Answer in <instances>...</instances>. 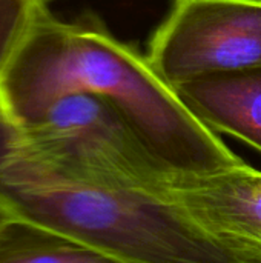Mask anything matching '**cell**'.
Here are the masks:
<instances>
[{"mask_svg":"<svg viewBox=\"0 0 261 263\" xmlns=\"http://www.w3.org/2000/svg\"><path fill=\"white\" fill-rule=\"evenodd\" d=\"M28 214L25 213V210L0 188V234L9 223L23 219Z\"/></svg>","mask_w":261,"mask_h":263,"instance_id":"obj_9","label":"cell"},{"mask_svg":"<svg viewBox=\"0 0 261 263\" xmlns=\"http://www.w3.org/2000/svg\"><path fill=\"white\" fill-rule=\"evenodd\" d=\"M106 257L26 216L0 234V263H105Z\"/></svg>","mask_w":261,"mask_h":263,"instance_id":"obj_7","label":"cell"},{"mask_svg":"<svg viewBox=\"0 0 261 263\" xmlns=\"http://www.w3.org/2000/svg\"><path fill=\"white\" fill-rule=\"evenodd\" d=\"M0 188L28 216L125 263H242L169 197L52 165L0 145Z\"/></svg>","mask_w":261,"mask_h":263,"instance_id":"obj_2","label":"cell"},{"mask_svg":"<svg viewBox=\"0 0 261 263\" xmlns=\"http://www.w3.org/2000/svg\"><path fill=\"white\" fill-rule=\"evenodd\" d=\"M75 92L108 99L174 176L211 174L243 162L183 105L146 55L92 20L63 22L48 8L0 74V128L26 125Z\"/></svg>","mask_w":261,"mask_h":263,"instance_id":"obj_1","label":"cell"},{"mask_svg":"<svg viewBox=\"0 0 261 263\" xmlns=\"http://www.w3.org/2000/svg\"><path fill=\"white\" fill-rule=\"evenodd\" d=\"M146 57L172 88L261 68V0H174Z\"/></svg>","mask_w":261,"mask_h":263,"instance_id":"obj_4","label":"cell"},{"mask_svg":"<svg viewBox=\"0 0 261 263\" xmlns=\"http://www.w3.org/2000/svg\"><path fill=\"white\" fill-rule=\"evenodd\" d=\"M174 91L209 129L246 142L261 153V68L185 82Z\"/></svg>","mask_w":261,"mask_h":263,"instance_id":"obj_6","label":"cell"},{"mask_svg":"<svg viewBox=\"0 0 261 263\" xmlns=\"http://www.w3.org/2000/svg\"><path fill=\"white\" fill-rule=\"evenodd\" d=\"M46 9V0H0V74Z\"/></svg>","mask_w":261,"mask_h":263,"instance_id":"obj_8","label":"cell"},{"mask_svg":"<svg viewBox=\"0 0 261 263\" xmlns=\"http://www.w3.org/2000/svg\"><path fill=\"white\" fill-rule=\"evenodd\" d=\"M60 168L128 186L166 193L175 177L149 153L103 96L75 92L32 122L3 131V142Z\"/></svg>","mask_w":261,"mask_h":263,"instance_id":"obj_3","label":"cell"},{"mask_svg":"<svg viewBox=\"0 0 261 263\" xmlns=\"http://www.w3.org/2000/svg\"><path fill=\"white\" fill-rule=\"evenodd\" d=\"M166 191L242 263H261V171L242 162L211 174L175 176Z\"/></svg>","mask_w":261,"mask_h":263,"instance_id":"obj_5","label":"cell"}]
</instances>
